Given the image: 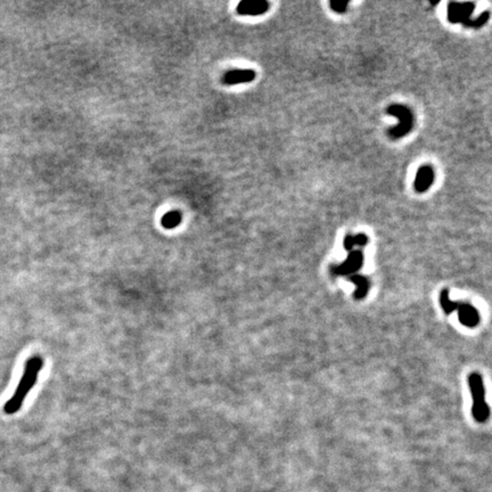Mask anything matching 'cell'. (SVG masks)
<instances>
[{
  "label": "cell",
  "mask_w": 492,
  "mask_h": 492,
  "mask_svg": "<svg viewBox=\"0 0 492 492\" xmlns=\"http://www.w3.org/2000/svg\"><path fill=\"white\" fill-rule=\"evenodd\" d=\"M457 309L459 321L463 325L467 326V327H475L480 323V315L471 304L459 302Z\"/></svg>",
  "instance_id": "8992f818"
},
{
  "label": "cell",
  "mask_w": 492,
  "mask_h": 492,
  "mask_svg": "<svg viewBox=\"0 0 492 492\" xmlns=\"http://www.w3.org/2000/svg\"><path fill=\"white\" fill-rule=\"evenodd\" d=\"M474 11V5L472 3H465V4H458V3H451L449 5V12H448V17L449 21L453 22V23H462L466 24L467 26L471 23V16L472 12Z\"/></svg>",
  "instance_id": "277c9868"
},
{
  "label": "cell",
  "mask_w": 492,
  "mask_h": 492,
  "mask_svg": "<svg viewBox=\"0 0 492 492\" xmlns=\"http://www.w3.org/2000/svg\"><path fill=\"white\" fill-rule=\"evenodd\" d=\"M348 2H330V7L332 10L337 13H344L347 11L348 7Z\"/></svg>",
  "instance_id": "4fadbf2b"
},
{
  "label": "cell",
  "mask_w": 492,
  "mask_h": 492,
  "mask_svg": "<svg viewBox=\"0 0 492 492\" xmlns=\"http://www.w3.org/2000/svg\"><path fill=\"white\" fill-rule=\"evenodd\" d=\"M351 279H352L353 283L357 285V289L355 292V298L358 300L364 299L367 295V292H368V288H369L368 279H367L366 277L360 276V275L352 276Z\"/></svg>",
  "instance_id": "30bf717a"
},
{
  "label": "cell",
  "mask_w": 492,
  "mask_h": 492,
  "mask_svg": "<svg viewBox=\"0 0 492 492\" xmlns=\"http://www.w3.org/2000/svg\"><path fill=\"white\" fill-rule=\"evenodd\" d=\"M469 388H471L473 398L472 414L474 419L478 423H483L489 418V407L485 404V391L484 384L480 374L472 373L468 377Z\"/></svg>",
  "instance_id": "7a4b0ae2"
},
{
  "label": "cell",
  "mask_w": 492,
  "mask_h": 492,
  "mask_svg": "<svg viewBox=\"0 0 492 492\" xmlns=\"http://www.w3.org/2000/svg\"><path fill=\"white\" fill-rule=\"evenodd\" d=\"M42 366H43V361L39 356L31 357L30 359L26 361L23 376H22L19 385H17L16 390L14 392V395L12 396L11 399L6 402L5 407H4V411H5L7 415L15 414L21 409L26 396L29 395L30 391L32 390V387L34 386L35 382H37L39 373L40 370H41Z\"/></svg>",
  "instance_id": "6da1fadb"
},
{
  "label": "cell",
  "mask_w": 492,
  "mask_h": 492,
  "mask_svg": "<svg viewBox=\"0 0 492 492\" xmlns=\"http://www.w3.org/2000/svg\"><path fill=\"white\" fill-rule=\"evenodd\" d=\"M440 303H441L442 309H444L446 314H448V315L457 309L458 304H459V302H454L449 299V290L448 289H444L441 292Z\"/></svg>",
  "instance_id": "8fae6325"
},
{
  "label": "cell",
  "mask_w": 492,
  "mask_h": 492,
  "mask_svg": "<svg viewBox=\"0 0 492 492\" xmlns=\"http://www.w3.org/2000/svg\"><path fill=\"white\" fill-rule=\"evenodd\" d=\"M367 241H368V238H367V236L364 234H359L355 236V244L357 245L365 246L367 244Z\"/></svg>",
  "instance_id": "9a60e30c"
},
{
  "label": "cell",
  "mask_w": 492,
  "mask_h": 492,
  "mask_svg": "<svg viewBox=\"0 0 492 492\" xmlns=\"http://www.w3.org/2000/svg\"><path fill=\"white\" fill-rule=\"evenodd\" d=\"M355 236H351V235H349L346 237V239H344V249L347 250V251H351L353 246H355Z\"/></svg>",
  "instance_id": "5bb4252c"
},
{
  "label": "cell",
  "mask_w": 492,
  "mask_h": 492,
  "mask_svg": "<svg viewBox=\"0 0 492 492\" xmlns=\"http://www.w3.org/2000/svg\"><path fill=\"white\" fill-rule=\"evenodd\" d=\"M433 179H434V172L431 167H422L417 172V176L415 179V188L419 193H424L425 190L431 187Z\"/></svg>",
  "instance_id": "ba28073f"
},
{
  "label": "cell",
  "mask_w": 492,
  "mask_h": 492,
  "mask_svg": "<svg viewBox=\"0 0 492 492\" xmlns=\"http://www.w3.org/2000/svg\"><path fill=\"white\" fill-rule=\"evenodd\" d=\"M387 113L398 116L400 121V123L398 124L395 130H391V136L395 138H400L411 130V128H413V114L406 106L393 105L388 107Z\"/></svg>",
  "instance_id": "3957f363"
},
{
  "label": "cell",
  "mask_w": 492,
  "mask_h": 492,
  "mask_svg": "<svg viewBox=\"0 0 492 492\" xmlns=\"http://www.w3.org/2000/svg\"><path fill=\"white\" fill-rule=\"evenodd\" d=\"M254 78H256V72L252 70H232L225 74L223 83L231 86V84L251 82Z\"/></svg>",
  "instance_id": "52a82bcc"
},
{
  "label": "cell",
  "mask_w": 492,
  "mask_h": 492,
  "mask_svg": "<svg viewBox=\"0 0 492 492\" xmlns=\"http://www.w3.org/2000/svg\"><path fill=\"white\" fill-rule=\"evenodd\" d=\"M269 8L267 2H243L237 6V12L240 15H260Z\"/></svg>",
  "instance_id": "9c48e42d"
},
{
  "label": "cell",
  "mask_w": 492,
  "mask_h": 492,
  "mask_svg": "<svg viewBox=\"0 0 492 492\" xmlns=\"http://www.w3.org/2000/svg\"><path fill=\"white\" fill-rule=\"evenodd\" d=\"M180 222H181V214L177 211L169 212L162 218V225L164 228H167V229L176 228Z\"/></svg>",
  "instance_id": "7c38bea8"
},
{
  "label": "cell",
  "mask_w": 492,
  "mask_h": 492,
  "mask_svg": "<svg viewBox=\"0 0 492 492\" xmlns=\"http://www.w3.org/2000/svg\"><path fill=\"white\" fill-rule=\"evenodd\" d=\"M364 262V256L361 251H353L350 253L348 260L344 261L341 266L332 267V274L336 276L350 275L352 272L358 271Z\"/></svg>",
  "instance_id": "5b68a950"
}]
</instances>
